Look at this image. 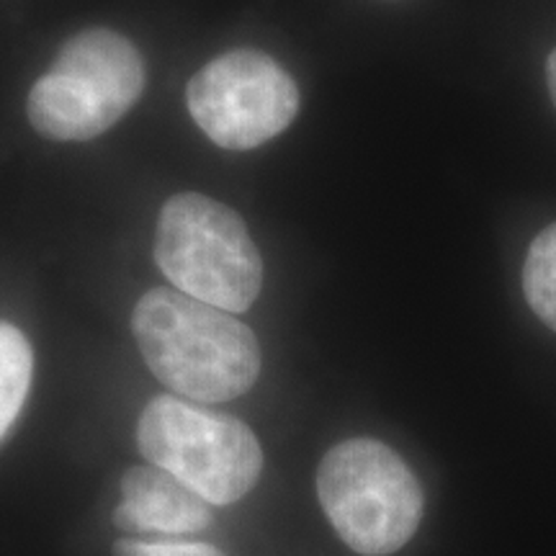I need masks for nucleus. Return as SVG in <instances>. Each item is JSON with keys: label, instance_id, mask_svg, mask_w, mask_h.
<instances>
[{"label": "nucleus", "instance_id": "obj_6", "mask_svg": "<svg viewBox=\"0 0 556 556\" xmlns=\"http://www.w3.org/2000/svg\"><path fill=\"white\" fill-rule=\"evenodd\" d=\"M193 122L225 150H253L281 135L299 111V88L266 52L232 50L206 62L186 88Z\"/></svg>", "mask_w": 556, "mask_h": 556}, {"label": "nucleus", "instance_id": "obj_4", "mask_svg": "<svg viewBox=\"0 0 556 556\" xmlns=\"http://www.w3.org/2000/svg\"><path fill=\"white\" fill-rule=\"evenodd\" d=\"M144 88V62L122 34L88 29L70 37L34 83L31 127L60 142H86L114 127Z\"/></svg>", "mask_w": 556, "mask_h": 556}, {"label": "nucleus", "instance_id": "obj_8", "mask_svg": "<svg viewBox=\"0 0 556 556\" xmlns=\"http://www.w3.org/2000/svg\"><path fill=\"white\" fill-rule=\"evenodd\" d=\"M34 356L24 332L0 319V438L9 433L26 394H29Z\"/></svg>", "mask_w": 556, "mask_h": 556}, {"label": "nucleus", "instance_id": "obj_10", "mask_svg": "<svg viewBox=\"0 0 556 556\" xmlns=\"http://www.w3.org/2000/svg\"><path fill=\"white\" fill-rule=\"evenodd\" d=\"M116 556H227L217 546L201 544V541H144L122 539L114 544Z\"/></svg>", "mask_w": 556, "mask_h": 556}, {"label": "nucleus", "instance_id": "obj_2", "mask_svg": "<svg viewBox=\"0 0 556 556\" xmlns=\"http://www.w3.org/2000/svg\"><path fill=\"white\" fill-rule=\"evenodd\" d=\"M317 497L338 536L364 556L400 552L426 510L422 486L405 458L374 438H351L325 454Z\"/></svg>", "mask_w": 556, "mask_h": 556}, {"label": "nucleus", "instance_id": "obj_5", "mask_svg": "<svg viewBox=\"0 0 556 556\" xmlns=\"http://www.w3.org/2000/svg\"><path fill=\"white\" fill-rule=\"evenodd\" d=\"M137 443L152 467L170 471L212 505H232L263 469L258 438L238 417L160 394L142 409Z\"/></svg>", "mask_w": 556, "mask_h": 556}, {"label": "nucleus", "instance_id": "obj_1", "mask_svg": "<svg viewBox=\"0 0 556 556\" xmlns=\"http://www.w3.org/2000/svg\"><path fill=\"white\" fill-rule=\"evenodd\" d=\"M131 332L150 371L176 394L197 402H229L261 377L255 332L212 304L157 287L137 302Z\"/></svg>", "mask_w": 556, "mask_h": 556}, {"label": "nucleus", "instance_id": "obj_3", "mask_svg": "<svg viewBox=\"0 0 556 556\" xmlns=\"http://www.w3.org/2000/svg\"><path fill=\"white\" fill-rule=\"evenodd\" d=\"M157 266L199 302L245 312L261 294L263 261L238 212L204 193H178L160 208Z\"/></svg>", "mask_w": 556, "mask_h": 556}, {"label": "nucleus", "instance_id": "obj_11", "mask_svg": "<svg viewBox=\"0 0 556 556\" xmlns=\"http://www.w3.org/2000/svg\"><path fill=\"white\" fill-rule=\"evenodd\" d=\"M546 83H548V93H552V101L556 106V50L548 54L546 60Z\"/></svg>", "mask_w": 556, "mask_h": 556}, {"label": "nucleus", "instance_id": "obj_9", "mask_svg": "<svg viewBox=\"0 0 556 556\" xmlns=\"http://www.w3.org/2000/svg\"><path fill=\"white\" fill-rule=\"evenodd\" d=\"M523 294L533 315L556 332V222L541 229L528 245Z\"/></svg>", "mask_w": 556, "mask_h": 556}, {"label": "nucleus", "instance_id": "obj_7", "mask_svg": "<svg viewBox=\"0 0 556 556\" xmlns=\"http://www.w3.org/2000/svg\"><path fill=\"white\" fill-rule=\"evenodd\" d=\"M114 526L127 539H178L212 526V503L197 495L170 471L135 467L122 479V503L114 510Z\"/></svg>", "mask_w": 556, "mask_h": 556}]
</instances>
